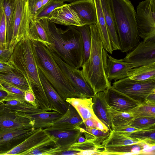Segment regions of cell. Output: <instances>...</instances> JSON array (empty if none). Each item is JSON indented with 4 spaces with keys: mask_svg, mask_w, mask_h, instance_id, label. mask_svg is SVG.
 <instances>
[{
    "mask_svg": "<svg viewBox=\"0 0 155 155\" xmlns=\"http://www.w3.org/2000/svg\"><path fill=\"white\" fill-rule=\"evenodd\" d=\"M38 71L41 81L52 110L63 115L68 109V103L61 97L39 68Z\"/></svg>",
    "mask_w": 155,
    "mask_h": 155,
    "instance_id": "18",
    "label": "cell"
},
{
    "mask_svg": "<svg viewBox=\"0 0 155 155\" xmlns=\"http://www.w3.org/2000/svg\"><path fill=\"white\" fill-rule=\"evenodd\" d=\"M12 52L9 48L0 49V61L8 62Z\"/></svg>",
    "mask_w": 155,
    "mask_h": 155,
    "instance_id": "47",
    "label": "cell"
},
{
    "mask_svg": "<svg viewBox=\"0 0 155 155\" xmlns=\"http://www.w3.org/2000/svg\"><path fill=\"white\" fill-rule=\"evenodd\" d=\"M62 150L58 147L54 139L51 137L21 155H56Z\"/></svg>",
    "mask_w": 155,
    "mask_h": 155,
    "instance_id": "26",
    "label": "cell"
},
{
    "mask_svg": "<svg viewBox=\"0 0 155 155\" xmlns=\"http://www.w3.org/2000/svg\"><path fill=\"white\" fill-rule=\"evenodd\" d=\"M25 99L26 101L34 106L39 107L36 98L32 89L25 91Z\"/></svg>",
    "mask_w": 155,
    "mask_h": 155,
    "instance_id": "46",
    "label": "cell"
},
{
    "mask_svg": "<svg viewBox=\"0 0 155 155\" xmlns=\"http://www.w3.org/2000/svg\"><path fill=\"white\" fill-rule=\"evenodd\" d=\"M5 16L6 33L10 30L12 23L14 12L15 0H1Z\"/></svg>",
    "mask_w": 155,
    "mask_h": 155,
    "instance_id": "39",
    "label": "cell"
},
{
    "mask_svg": "<svg viewBox=\"0 0 155 155\" xmlns=\"http://www.w3.org/2000/svg\"><path fill=\"white\" fill-rule=\"evenodd\" d=\"M35 129L33 127L0 129V144L13 145L19 140L22 141L32 134Z\"/></svg>",
    "mask_w": 155,
    "mask_h": 155,
    "instance_id": "21",
    "label": "cell"
},
{
    "mask_svg": "<svg viewBox=\"0 0 155 155\" xmlns=\"http://www.w3.org/2000/svg\"><path fill=\"white\" fill-rule=\"evenodd\" d=\"M48 48L64 74L81 97L92 98L94 95V92L82 75L81 70L66 63L54 51Z\"/></svg>",
    "mask_w": 155,
    "mask_h": 155,
    "instance_id": "9",
    "label": "cell"
},
{
    "mask_svg": "<svg viewBox=\"0 0 155 155\" xmlns=\"http://www.w3.org/2000/svg\"><path fill=\"white\" fill-rule=\"evenodd\" d=\"M31 41L38 68L61 97L65 101L81 97L64 74L48 48L40 42Z\"/></svg>",
    "mask_w": 155,
    "mask_h": 155,
    "instance_id": "3",
    "label": "cell"
},
{
    "mask_svg": "<svg viewBox=\"0 0 155 155\" xmlns=\"http://www.w3.org/2000/svg\"><path fill=\"white\" fill-rule=\"evenodd\" d=\"M109 36L113 50H120L118 37L112 10L110 0H100Z\"/></svg>",
    "mask_w": 155,
    "mask_h": 155,
    "instance_id": "19",
    "label": "cell"
},
{
    "mask_svg": "<svg viewBox=\"0 0 155 155\" xmlns=\"http://www.w3.org/2000/svg\"><path fill=\"white\" fill-rule=\"evenodd\" d=\"M104 148V147L101 144L99 145L94 143L86 141L83 143L75 142L71 145L68 149L73 150L81 152L83 151L91 150H100L101 149Z\"/></svg>",
    "mask_w": 155,
    "mask_h": 155,
    "instance_id": "42",
    "label": "cell"
},
{
    "mask_svg": "<svg viewBox=\"0 0 155 155\" xmlns=\"http://www.w3.org/2000/svg\"><path fill=\"white\" fill-rule=\"evenodd\" d=\"M27 79L31 88L43 89L40 78L32 41L22 39L16 45L8 61Z\"/></svg>",
    "mask_w": 155,
    "mask_h": 155,
    "instance_id": "5",
    "label": "cell"
},
{
    "mask_svg": "<svg viewBox=\"0 0 155 155\" xmlns=\"http://www.w3.org/2000/svg\"><path fill=\"white\" fill-rule=\"evenodd\" d=\"M139 36L143 41H155V0L139 2L136 12Z\"/></svg>",
    "mask_w": 155,
    "mask_h": 155,
    "instance_id": "7",
    "label": "cell"
},
{
    "mask_svg": "<svg viewBox=\"0 0 155 155\" xmlns=\"http://www.w3.org/2000/svg\"><path fill=\"white\" fill-rule=\"evenodd\" d=\"M92 98L93 110L95 115L110 130L112 127L111 118L104 91L97 93Z\"/></svg>",
    "mask_w": 155,
    "mask_h": 155,
    "instance_id": "20",
    "label": "cell"
},
{
    "mask_svg": "<svg viewBox=\"0 0 155 155\" xmlns=\"http://www.w3.org/2000/svg\"><path fill=\"white\" fill-rule=\"evenodd\" d=\"M3 102L5 106L9 109L28 114H37L46 111L34 106L26 101L12 99Z\"/></svg>",
    "mask_w": 155,
    "mask_h": 155,
    "instance_id": "31",
    "label": "cell"
},
{
    "mask_svg": "<svg viewBox=\"0 0 155 155\" xmlns=\"http://www.w3.org/2000/svg\"><path fill=\"white\" fill-rule=\"evenodd\" d=\"M151 146H153L141 142L121 146L104 147V155L142 154L143 149Z\"/></svg>",
    "mask_w": 155,
    "mask_h": 155,
    "instance_id": "24",
    "label": "cell"
},
{
    "mask_svg": "<svg viewBox=\"0 0 155 155\" xmlns=\"http://www.w3.org/2000/svg\"><path fill=\"white\" fill-rule=\"evenodd\" d=\"M96 11L97 24L104 49L110 54L114 51L109 36L100 0H94Z\"/></svg>",
    "mask_w": 155,
    "mask_h": 155,
    "instance_id": "22",
    "label": "cell"
},
{
    "mask_svg": "<svg viewBox=\"0 0 155 155\" xmlns=\"http://www.w3.org/2000/svg\"><path fill=\"white\" fill-rule=\"evenodd\" d=\"M39 21L51 43L47 47L69 65L77 69L81 68L84 62V46L81 34L76 27L70 26L63 30L48 19Z\"/></svg>",
    "mask_w": 155,
    "mask_h": 155,
    "instance_id": "1",
    "label": "cell"
},
{
    "mask_svg": "<svg viewBox=\"0 0 155 155\" xmlns=\"http://www.w3.org/2000/svg\"><path fill=\"white\" fill-rule=\"evenodd\" d=\"M141 142H143L110 129L109 136L102 142V145L104 147H117L137 144Z\"/></svg>",
    "mask_w": 155,
    "mask_h": 155,
    "instance_id": "27",
    "label": "cell"
},
{
    "mask_svg": "<svg viewBox=\"0 0 155 155\" xmlns=\"http://www.w3.org/2000/svg\"><path fill=\"white\" fill-rule=\"evenodd\" d=\"M15 69L8 62L0 61V73H7Z\"/></svg>",
    "mask_w": 155,
    "mask_h": 155,
    "instance_id": "48",
    "label": "cell"
},
{
    "mask_svg": "<svg viewBox=\"0 0 155 155\" xmlns=\"http://www.w3.org/2000/svg\"><path fill=\"white\" fill-rule=\"evenodd\" d=\"M51 137V136L43 128H36L35 131L23 141L3 155H21L45 141Z\"/></svg>",
    "mask_w": 155,
    "mask_h": 155,
    "instance_id": "14",
    "label": "cell"
},
{
    "mask_svg": "<svg viewBox=\"0 0 155 155\" xmlns=\"http://www.w3.org/2000/svg\"><path fill=\"white\" fill-rule=\"evenodd\" d=\"M121 59L130 64L133 68L155 62V41L140 42Z\"/></svg>",
    "mask_w": 155,
    "mask_h": 155,
    "instance_id": "10",
    "label": "cell"
},
{
    "mask_svg": "<svg viewBox=\"0 0 155 155\" xmlns=\"http://www.w3.org/2000/svg\"><path fill=\"white\" fill-rule=\"evenodd\" d=\"M80 104L75 108L84 122L87 119L93 118L100 120L95 115L93 110L92 98L81 97Z\"/></svg>",
    "mask_w": 155,
    "mask_h": 155,
    "instance_id": "33",
    "label": "cell"
},
{
    "mask_svg": "<svg viewBox=\"0 0 155 155\" xmlns=\"http://www.w3.org/2000/svg\"><path fill=\"white\" fill-rule=\"evenodd\" d=\"M112 86L134 100L141 103L150 94L155 92V79L138 81L126 77L114 81Z\"/></svg>",
    "mask_w": 155,
    "mask_h": 155,
    "instance_id": "8",
    "label": "cell"
},
{
    "mask_svg": "<svg viewBox=\"0 0 155 155\" xmlns=\"http://www.w3.org/2000/svg\"><path fill=\"white\" fill-rule=\"evenodd\" d=\"M43 129L54 139L57 146L62 151L68 149L77 142L78 137L83 134L81 127L70 128L52 126Z\"/></svg>",
    "mask_w": 155,
    "mask_h": 155,
    "instance_id": "12",
    "label": "cell"
},
{
    "mask_svg": "<svg viewBox=\"0 0 155 155\" xmlns=\"http://www.w3.org/2000/svg\"><path fill=\"white\" fill-rule=\"evenodd\" d=\"M0 88H2V87H1V86L0 85Z\"/></svg>",
    "mask_w": 155,
    "mask_h": 155,
    "instance_id": "59",
    "label": "cell"
},
{
    "mask_svg": "<svg viewBox=\"0 0 155 155\" xmlns=\"http://www.w3.org/2000/svg\"><path fill=\"white\" fill-rule=\"evenodd\" d=\"M129 125L140 130L155 127V117L134 118Z\"/></svg>",
    "mask_w": 155,
    "mask_h": 155,
    "instance_id": "40",
    "label": "cell"
},
{
    "mask_svg": "<svg viewBox=\"0 0 155 155\" xmlns=\"http://www.w3.org/2000/svg\"><path fill=\"white\" fill-rule=\"evenodd\" d=\"M6 31L5 18L1 1L0 0V43L3 45L6 49Z\"/></svg>",
    "mask_w": 155,
    "mask_h": 155,
    "instance_id": "43",
    "label": "cell"
},
{
    "mask_svg": "<svg viewBox=\"0 0 155 155\" xmlns=\"http://www.w3.org/2000/svg\"><path fill=\"white\" fill-rule=\"evenodd\" d=\"M127 112L131 114L134 118L155 117V104L144 101Z\"/></svg>",
    "mask_w": 155,
    "mask_h": 155,
    "instance_id": "35",
    "label": "cell"
},
{
    "mask_svg": "<svg viewBox=\"0 0 155 155\" xmlns=\"http://www.w3.org/2000/svg\"><path fill=\"white\" fill-rule=\"evenodd\" d=\"M108 111L110 114L112 130L115 127L128 125L134 117L129 113L116 110L108 106Z\"/></svg>",
    "mask_w": 155,
    "mask_h": 155,
    "instance_id": "32",
    "label": "cell"
},
{
    "mask_svg": "<svg viewBox=\"0 0 155 155\" xmlns=\"http://www.w3.org/2000/svg\"><path fill=\"white\" fill-rule=\"evenodd\" d=\"M48 19L54 24L65 26L78 27L83 25L77 13L69 4H65L55 8Z\"/></svg>",
    "mask_w": 155,
    "mask_h": 155,
    "instance_id": "15",
    "label": "cell"
},
{
    "mask_svg": "<svg viewBox=\"0 0 155 155\" xmlns=\"http://www.w3.org/2000/svg\"><path fill=\"white\" fill-rule=\"evenodd\" d=\"M12 98V96L8 92L2 88H0V101H3Z\"/></svg>",
    "mask_w": 155,
    "mask_h": 155,
    "instance_id": "49",
    "label": "cell"
},
{
    "mask_svg": "<svg viewBox=\"0 0 155 155\" xmlns=\"http://www.w3.org/2000/svg\"><path fill=\"white\" fill-rule=\"evenodd\" d=\"M128 136L147 144L155 145V127L140 130L132 133Z\"/></svg>",
    "mask_w": 155,
    "mask_h": 155,
    "instance_id": "37",
    "label": "cell"
},
{
    "mask_svg": "<svg viewBox=\"0 0 155 155\" xmlns=\"http://www.w3.org/2000/svg\"><path fill=\"white\" fill-rule=\"evenodd\" d=\"M0 79L11 84L25 92L32 89L31 85L27 79L16 69L7 73H0Z\"/></svg>",
    "mask_w": 155,
    "mask_h": 155,
    "instance_id": "29",
    "label": "cell"
},
{
    "mask_svg": "<svg viewBox=\"0 0 155 155\" xmlns=\"http://www.w3.org/2000/svg\"><path fill=\"white\" fill-rule=\"evenodd\" d=\"M27 114L33 120V127L35 128H45L52 126L55 122L62 115L59 113L53 110Z\"/></svg>",
    "mask_w": 155,
    "mask_h": 155,
    "instance_id": "25",
    "label": "cell"
},
{
    "mask_svg": "<svg viewBox=\"0 0 155 155\" xmlns=\"http://www.w3.org/2000/svg\"><path fill=\"white\" fill-rule=\"evenodd\" d=\"M6 49L4 46L0 43V49Z\"/></svg>",
    "mask_w": 155,
    "mask_h": 155,
    "instance_id": "58",
    "label": "cell"
},
{
    "mask_svg": "<svg viewBox=\"0 0 155 155\" xmlns=\"http://www.w3.org/2000/svg\"><path fill=\"white\" fill-rule=\"evenodd\" d=\"M28 5L33 17L42 6V0H28Z\"/></svg>",
    "mask_w": 155,
    "mask_h": 155,
    "instance_id": "45",
    "label": "cell"
},
{
    "mask_svg": "<svg viewBox=\"0 0 155 155\" xmlns=\"http://www.w3.org/2000/svg\"><path fill=\"white\" fill-rule=\"evenodd\" d=\"M0 85L2 88L8 92L12 97V98L21 101H26L25 99V91L11 84L0 79Z\"/></svg>",
    "mask_w": 155,
    "mask_h": 155,
    "instance_id": "41",
    "label": "cell"
},
{
    "mask_svg": "<svg viewBox=\"0 0 155 155\" xmlns=\"http://www.w3.org/2000/svg\"><path fill=\"white\" fill-rule=\"evenodd\" d=\"M29 37L31 40L40 42L47 47L51 45L47 32L39 21L31 20L29 29Z\"/></svg>",
    "mask_w": 155,
    "mask_h": 155,
    "instance_id": "28",
    "label": "cell"
},
{
    "mask_svg": "<svg viewBox=\"0 0 155 155\" xmlns=\"http://www.w3.org/2000/svg\"><path fill=\"white\" fill-rule=\"evenodd\" d=\"M51 0H42V6L48 3Z\"/></svg>",
    "mask_w": 155,
    "mask_h": 155,
    "instance_id": "57",
    "label": "cell"
},
{
    "mask_svg": "<svg viewBox=\"0 0 155 155\" xmlns=\"http://www.w3.org/2000/svg\"><path fill=\"white\" fill-rule=\"evenodd\" d=\"M80 151L75 150L67 149L57 153L56 155H78Z\"/></svg>",
    "mask_w": 155,
    "mask_h": 155,
    "instance_id": "52",
    "label": "cell"
},
{
    "mask_svg": "<svg viewBox=\"0 0 155 155\" xmlns=\"http://www.w3.org/2000/svg\"><path fill=\"white\" fill-rule=\"evenodd\" d=\"M127 77L138 81L155 79V62L133 68Z\"/></svg>",
    "mask_w": 155,
    "mask_h": 155,
    "instance_id": "30",
    "label": "cell"
},
{
    "mask_svg": "<svg viewBox=\"0 0 155 155\" xmlns=\"http://www.w3.org/2000/svg\"><path fill=\"white\" fill-rule=\"evenodd\" d=\"M69 4L77 13L83 25L97 23L96 11L94 0H78Z\"/></svg>",
    "mask_w": 155,
    "mask_h": 155,
    "instance_id": "16",
    "label": "cell"
},
{
    "mask_svg": "<svg viewBox=\"0 0 155 155\" xmlns=\"http://www.w3.org/2000/svg\"><path fill=\"white\" fill-rule=\"evenodd\" d=\"M96 128L105 132L110 130L108 127L100 120L97 121Z\"/></svg>",
    "mask_w": 155,
    "mask_h": 155,
    "instance_id": "53",
    "label": "cell"
},
{
    "mask_svg": "<svg viewBox=\"0 0 155 155\" xmlns=\"http://www.w3.org/2000/svg\"><path fill=\"white\" fill-rule=\"evenodd\" d=\"M61 2H72L78 0H55Z\"/></svg>",
    "mask_w": 155,
    "mask_h": 155,
    "instance_id": "56",
    "label": "cell"
},
{
    "mask_svg": "<svg viewBox=\"0 0 155 155\" xmlns=\"http://www.w3.org/2000/svg\"><path fill=\"white\" fill-rule=\"evenodd\" d=\"M145 101L150 103L155 104V92L150 94Z\"/></svg>",
    "mask_w": 155,
    "mask_h": 155,
    "instance_id": "54",
    "label": "cell"
},
{
    "mask_svg": "<svg viewBox=\"0 0 155 155\" xmlns=\"http://www.w3.org/2000/svg\"><path fill=\"white\" fill-rule=\"evenodd\" d=\"M91 45L88 59L81 66L82 75L94 94L111 85L106 74L107 52L103 48L97 23L90 25Z\"/></svg>",
    "mask_w": 155,
    "mask_h": 155,
    "instance_id": "2",
    "label": "cell"
},
{
    "mask_svg": "<svg viewBox=\"0 0 155 155\" xmlns=\"http://www.w3.org/2000/svg\"><path fill=\"white\" fill-rule=\"evenodd\" d=\"M2 102V101H0V102Z\"/></svg>",
    "mask_w": 155,
    "mask_h": 155,
    "instance_id": "60",
    "label": "cell"
},
{
    "mask_svg": "<svg viewBox=\"0 0 155 155\" xmlns=\"http://www.w3.org/2000/svg\"><path fill=\"white\" fill-rule=\"evenodd\" d=\"M9 143L0 144V155L3 154L12 149L14 146Z\"/></svg>",
    "mask_w": 155,
    "mask_h": 155,
    "instance_id": "51",
    "label": "cell"
},
{
    "mask_svg": "<svg viewBox=\"0 0 155 155\" xmlns=\"http://www.w3.org/2000/svg\"><path fill=\"white\" fill-rule=\"evenodd\" d=\"M82 134L80 135L78 137L76 142L81 143L85 142L87 141L85 137L82 136Z\"/></svg>",
    "mask_w": 155,
    "mask_h": 155,
    "instance_id": "55",
    "label": "cell"
},
{
    "mask_svg": "<svg viewBox=\"0 0 155 155\" xmlns=\"http://www.w3.org/2000/svg\"></svg>",
    "mask_w": 155,
    "mask_h": 155,
    "instance_id": "62",
    "label": "cell"
},
{
    "mask_svg": "<svg viewBox=\"0 0 155 155\" xmlns=\"http://www.w3.org/2000/svg\"></svg>",
    "mask_w": 155,
    "mask_h": 155,
    "instance_id": "61",
    "label": "cell"
},
{
    "mask_svg": "<svg viewBox=\"0 0 155 155\" xmlns=\"http://www.w3.org/2000/svg\"><path fill=\"white\" fill-rule=\"evenodd\" d=\"M121 52L127 53L140 43L136 11L129 0H110Z\"/></svg>",
    "mask_w": 155,
    "mask_h": 155,
    "instance_id": "4",
    "label": "cell"
},
{
    "mask_svg": "<svg viewBox=\"0 0 155 155\" xmlns=\"http://www.w3.org/2000/svg\"><path fill=\"white\" fill-rule=\"evenodd\" d=\"M28 2V0H15L12 23L6 35V48H9L12 52L19 41L29 37V26L33 16Z\"/></svg>",
    "mask_w": 155,
    "mask_h": 155,
    "instance_id": "6",
    "label": "cell"
},
{
    "mask_svg": "<svg viewBox=\"0 0 155 155\" xmlns=\"http://www.w3.org/2000/svg\"><path fill=\"white\" fill-rule=\"evenodd\" d=\"M97 121L93 118H89L84 121L83 124L86 127L96 128Z\"/></svg>",
    "mask_w": 155,
    "mask_h": 155,
    "instance_id": "50",
    "label": "cell"
},
{
    "mask_svg": "<svg viewBox=\"0 0 155 155\" xmlns=\"http://www.w3.org/2000/svg\"><path fill=\"white\" fill-rule=\"evenodd\" d=\"M83 123L81 117L76 109L68 103V110L55 122L53 126L70 128H77L80 127Z\"/></svg>",
    "mask_w": 155,
    "mask_h": 155,
    "instance_id": "23",
    "label": "cell"
},
{
    "mask_svg": "<svg viewBox=\"0 0 155 155\" xmlns=\"http://www.w3.org/2000/svg\"><path fill=\"white\" fill-rule=\"evenodd\" d=\"M133 68L130 64L108 54L106 74L109 82L113 80L115 81L127 77Z\"/></svg>",
    "mask_w": 155,
    "mask_h": 155,
    "instance_id": "17",
    "label": "cell"
},
{
    "mask_svg": "<svg viewBox=\"0 0 155 155\" xmlns=\"http://www.w3.org/2000/svg\"><path fill=\"white\" fill-rule=\"evenodd\" d=\"M81 34L84 49L83 63L88 58L90 53L91 45V34L90 25H83L76 27Z\"/></svg>",
    "mask_w": 155,
    "mask_h": 155,
    "instance_id": "36",
    "label": "cell"
},
{
    "mask_svg": "<svg viewBox=\"0 0 155 155\" xmlns=\"http://www.w3.org/2000/svg\"><path fill=\"white\" fill-rule=\"evenodd\" d=\"M140 130L129 125H126L115 127L112 130L119 133L128 136L132 133Z\"/></svg>",
    "mask_w": 155,
    "mask_h": 155,
    "instance_id": "44",
    "label": "cell"
},
{
    "mask_svg": "<svg viewBox=\"0 0 155 155\" xmlns=\"http://www.w3.org/2000/svg\"><path fill=\"white\" fill-rule=\"evenodd\" d=\"M104 92L108 105L118 111L127 112L141 103L118 91L111 85Z\"/></svg>",
    "mask_w": 155,
    "mask_h": 155,
    "instance_id": "13",
    "label": "cell"
},
{
    "mask_svg": "<svg viewBox=\"0 0 155 155\" xmlns=\"http://www.w3.org/2000/svg\"><path fill=\"white\" fill-rule=\"evenodd\" d=\"M33 126V120L27 114L9 109L3 101L0 102V129L31 128Z\"/></svg>",
    "mask_w": 155,
    "mask_h": 155,
    "instance_id": "11",
    "label": "cell"
},
{
    "mask_svg": "<svg viewBox=\"0 0 155 155\" xmlns=\"http://www.w3.org/2000/svg\"><path fill=\"white\" fill-rule=\"evenodd\" d=\"M65 3L55 0H51L43 6L33 17L32 19L39 21L43 19H48L50 13L56 8L61 6Z\"/></svg>",
    "mask_w": 155,
    "mask_h": 155,
    "instance_id": "38",
    "label": "cell"
},
{
    "mask_svg": "<svg viewBox=\"0 0 155 155\" xmlns=\"http://www.w3.org/2000/svg\"><path fill=\"white\" fill-rule=\"evenodd\" d=\"M81 126L83 134L86 140L100 145L109 135L110 132H105L96 128L86 127Z\"/></svg>",
    "mask_w": 155,
    "mask_h": 155,
    "instance_id": "34",
    "label": "cell"
}]
</instances>
